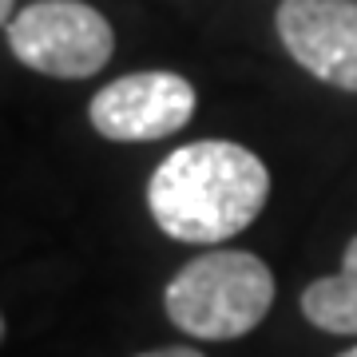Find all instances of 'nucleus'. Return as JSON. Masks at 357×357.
<instances>
[{
	"label": "nucleus",
	"instance_id": "1a4fd4ad",
	"mask_svg": "<svg viewBox=\"0 0 357 357\" xmlns=\"http://www.w3.org/2000/svg\"><path fill=\"white\" fill-rule=\"evenodd\" d=\"M342 357H357V345H354V349H345V354Z\"/></svg>",
	"mask_w": 357,
	"mask_h": 357
},
{
	"label": "nucleus",
	"instance_id": "6e6552de",
	"mask_svg": "<svg viewBox=\"0 0 357 357\" xmlns=\"http://www.w3.org/2000/svg\"><path fill=\"white\" fill-rule=\"evenodd\" d=\"M0 8H4V20H13V0H0Z\"/></svg>",
	"mask_w": 357,
	"mask_h": 357
},
{
	"label": "nucleus",
	"instance_id": "39448f33",
	"mask_svg": "<svg viewBox=\"0 0 357 357\" xmlns=\"http://www.w3.org/2000/svg\"><path fill=\"white\" fill-rule=\"evenodd\" d=\"M278 40L314 79L357 91V0H282Z\"/></svg>",
	"mask_w": 357,
	"mask_h": 357
},
{
	"label": "nucleus",
	"instance_id": "20e7f679",
	"mask_svg": "<svg viewBox=\"0 0 357 357\" xmlns=\"http://www.w3.org/2000/svg\"><path fill=\"white\" fill-rule=\"evenodd\" d=\"M195 115V88L178 72H131L88 103L91 128L112 143H151L175 135Z\"/></svg>",
	"mask_w": 357,
	"mask_h": 357
},
{
	"label": "nucleus",
	"instance_id": "f257e3e1",
	"mask_svg": "<svg viewBox=\"0 0 357 357\" xmlns=\"http://www.w3.org/2000/svg\"><path fill=\"white\" fill-rule=\"evenodd\" d=\"M270 199V171L250 147L199 139L175 147L147 183L155 227L175 243H227Z\"/></svg>",
	"mask_w": 357,
	"mask_h": 357
},
{
	"label": "nucleus",
	"instance_id": "7ed1b4c3",
	"mask_svg": "<svg viewBox=\"0 0 357 357\" xmlns=\"http://www.w3.org/2000/svg\"><path fill=\"white\" fill-rule=\"evenodd\" d=\"M8 48L32 72L88 79L112 60L115 32L84 0H36L8 20Z\"/></svg>",
	"mask_w": 357,
	"mask_h": 357
},
{
	"label": "nucleus",
	"instance_id": "f03ea898",
	"mask_svg": "<svg viewBox=\"0 0 357 357\" xmlns=\"http://www.w3.org/2000/svg\"><path fill=\"white\" fill-rule=\"evenodd\" d=\"M167 318L187 337L234 342L274 306V274L246 250H206L167 282Z\"/></svg>",
	"mask_w": 357,
	"mask_h": 357
},
{
	"label": "nucleus",
	"instance_id": "0eeeda50",
	"mask_svg": "<svg viewBox=\"0 0 357 357\" xmlns=\"http://www.w3.org/2000/svg\"><path fill=\"white\" fill-rule=\"evenodd\" d=\"M139 357H203V354L191 349V345H167V349H151V354H139Z\"/></svg>",
	"mask_w": 357,
	"mask_h": 357
},
{
	"label": "nucleus",
	"instance_id": "423d86ee",
	"mask_svg": "<svg viewBox=\"0 0 357 357\" xmlns=\"http://www.w3.org/2000/svg\"><path fill=\"white\" fill-rule=\"evenodd\" d=\"M302 314L326 333H357V234L345 246L342 270L306 286Z\"/></svg>",
	"mask_w": 357,
	"mask_h": 357
}]
</instances>
